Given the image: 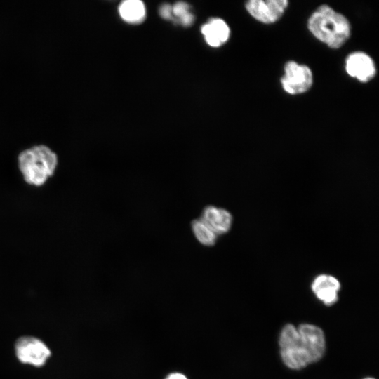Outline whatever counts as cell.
<instances>
[{"mask_svg":"<svg viewBox=\"0 0 379 379\" xmlns=\"http://www.w3.org/2000/svg\"><path fill=\"white\" fill-rule=\"evenodd\" d=\"M279 344L284 363L295 370L319 361L326 349L324 331L308 324H300L297 328L292 324L284 326Z\"/></svg>","mask_w":379,"mask_h":379,"instance_id":"6da1fadb","label":"cell"},{"mask_svg":"<svg viewBox=\"0 0 379 379\" xmlns=\"http://www.w3.org/2000/svg\"><path fill=\"white\" fill-rule=\"evenodd\" d=\"M307 27L316 39L333 49L343 46L351 34L347 18L326 4L321 5L312 13Z\"/></svg>","mask_w":379,"mask_h":379,"instance_id":"7a4b0ae2","label":"cell"},{"mask_svg":"<svg viewBox=\"0 0 379 379\" xmlns=\"http://www.w3.org/2000/svg\"><path fill=\"white\" fill-rule=\"evenodd\" d=\"M58 164L57 154L46 145H36L19 154L18 166L24 181L29 185L41 187L55 173Z\"/></svg>","mask_w":379,"mask_h":379,"instance_id":"3957f363","label":"cell"},{"mask_svg":"<svg viewBox=\"0 0 379 379\" xmlns=\"http://www.w3.org/2000/svg\"><path fill=\"white\" fill-rule=\"evenodd\" d=\"M281 84L285 92L298 95L307 92L312 86L313 74L310 68L295 61H288L284 65Z\"/></svg>","mask_w":379,"mask_h":379,"instance_id":"277c9868","label":"cell"},{"mask_svg":"<svg viewBox=\"0 0 379 379\" xmlns=\"http://www.w3.org/2000/svg\"><path fill=\"white\" fill-rule=\"evenodd\" d=\"M15 348L19 361L35 366H43L51 356L48 347L41 340L34 337L20 338L16 341Z\"/></svg>","mask_w":379,"mask_h":379,"instance_id":"5b68a950","label":"cell"},{"mask_svg":"<svg viewBox=\"0 0 379 379\" xmlns=\"http://www.w3.org/2000/svg\"><path fill=\"white\" fill-rule=\"evenodd\" d=\"M288 4L287 0H249L245 7L256 20L269 24L278 21L282 17Z\"/></svg>","mask_w":379,"mask_h":379,"instance_id":"8992f818","label":"cell"},{"mask_svg":"<svg viewBox=\"0 0 379 379\" xmlns=\"http://www.w3.org/2000/svg\"><path fill=\"white\" fill-rule=\"evenodd\" d=\"M345 70L347 74L361 83L368 82L376 74L373 60L362 51H355L347 55L345 60Z\"/></svg>","mask_w":379,"mask_h":379,"instance_id":"52a82bcc","label":"cell"},{"mask_svg":"<svg viewBox=\"0 0 379 379\" xmlns=\"http://www.w3.org/2000/svg\"><path fill=\"white\" fill-rule=\"evenodd\" d=\"M199 218L218 236L227 233L233 222L232 215L227 209L213 205L205 206Z\"/></svg>","mask_w":379,"mask_h":379,"instance_id":"ba28073f","label":"cell"},{"mask_svg":"<svg viewBox=\"0 0 379 379\" xmlns=\"http://www.w3.org/2000/svg\"><path fill=\"white\" fill-rule=\"evenodd\" d=\"M340 288L339 281L331 275H319L316 277L312 284V290L317 298L328 306L336 302Z\"/></svg>","mask_w":379,"mask_h":379,"instance_id":"9c48e42d","label":"cell"},{"mask_svg":"<svg viewBox=\"0 0 379 379\" xmlns=\"http://www.w3.org/2000/svg\"><path fill=\"white\" fill-rule=\"evenodd\" d=\"M201 33L209 46L219 47L228 40L230 30L223 20L213 18L202 26Z\"/></svg>","mask_w":379,"mask_h":379,"instance_id":"30bf717a","label":"cell"},{"mask_svg":"<svg viewBox=\"0 0 379 379\" xmlns=\"http://www.w3.org/2000/svg\"><path fill=\"white\" fill-rule=\"evenodd\" d=\"M119 13L124 21L129 23H139L144 20L146 10L141 1L126 0L120 4Z\"/></svg>","mask_w":379,"mask_h":379,"instance_id":"8fae6325","label":"cell"},{"mask_svg":"<svg viewBox=\"0 0 379 379\" xmlns=\"http://www.w3.org/2000/svg\"><path fill=\"white\" fill-rule=\"evenodd\" d=\"M195 239L204 246H213L218 236L199 218L193 219L190 224Z\"/></svg>","mask_w":379,"mask_h":379,"instance_id":"7c38bea8","label":"cell"},{"mask_svg":"<svg viewBox=\"0 0 379 379\" xmlns=\"http://www.w3.org/2000/svg\"><path fill=\"white\" fill-rule=\"evenodd\" d=\"M190 6L185 2L179 1L172 6L173 20H178L182 16L190 12Z\"/></svg>","mask_w":379,"mask_h":379,"instance_id":"4fadbf2b","label":"cell"},{"mask_svg":"<svg viewBox=\"0 0 379 379\" xmlns=\"http://www.w3.org/2000/svg\"><path fill=\"white\" fill-rule=\"evenodd\" d=\"M160 15L166 20H173V15L172 13V6L165 4L162 5L159 8Z\"/></svg>","mask_w":379,"mask_h":379,"instance_id":"5bb4252c","label":"cell"},{"mask_svg":"<svg viewBox=\"0 0 379 379\" xmlns=\"http://www.w3.org/2000/svg\"><path fill=\"white\" fill-rule=\"evenodd\" d=\"M178 21L183 26L187 27L192 24L194 21V15L191 13H188L180 18Z\"/></svg>","mask_w":379,"mask_h":379,"instance_id":"9a60e30c","label":"cell"},{"mask_svg":"<svg viewBox=\"0 0 379 379\" xmlns=\"http://www.w3.org/2000/svg\"><path fill=\"white\" fill-rule=\"evenodd\" d=\"M166 379H187V378L181 373H172L168 375Z\"/></svg>","mask_w":379,"mask_h":379,"instance_id":"2e32d148","label":"cell"},{"mask_svg":"<svg viewBox=\"0 0 379 379\" xmlns=\"http://www.w3.org/2000/svg\"><path fill=\"white\" fill-rule=\"evenodd\" d=\"M365 379H374V378H366Z\"/></svg>","mask_w":379,"mask_h":379,"instance_id":"e0dca14e","label":"cell"}]
</instances>
